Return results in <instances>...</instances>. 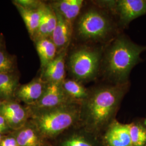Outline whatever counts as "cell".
<instances>
[{
  "label": "cell",
  "instance_id": "cell-21",
  "mask_svg": "<svg viewBox=\"0 0 146 146\" xmlns=\"http://www.w3.org/2000/svg\"><path fill=\"white\" fill-rule=\"evenodd\" d=\"M129 133L133 146H146V128L140 123H129Z\"/></svg>",
  "mask_w": 146,
  "mask_h": 146
},
{
  "label": "cell",
  "instance_id": "cell-5",
  "mask_svg": "<svg viewBox=\"0 0 146 146\" xmlns=\"http://www.w3.org/2000/svg\"><path fill=\"white\" fill-rule=\"evenodd\" d=\"M111 29L108 19L102 13L90 9L81 16L78 23V35L86 40H99L107 36Z\"/></svg>",
  "mask_w": 146,
  "mask_h": 146
},
{
  "label": "cell",
  "instance_id": "cell-10",
  "mask_svg": "<svg viewBox=\"0 0 146 146\" xmlns=\"http://www.w3.org/2000/svg\"><path fill=\"white\" fill-rule=\"evenodd\" d=\"M104 146H133L129 123H122L115 119L101 136Z\"/></svg>",
  "mask_w": 146,
  "mask_h": 146
},
{
  "label": "cell",
  "instance_id": "cell-28",
  "mask_svg": "<svg viewBox=\"0 0 146 146\" xmlns=\"http://www.w3.org/2000/svg\"><path fill=\"white\" fill-rule=\"evenodd\" d=\"M3 101H2L0 99V107H1V104H2V103H3Z\"/></svg>",
  "mask_w": 146,
  "mask_h": 146
},
{
  "label": "cell",
  "instance_id": "cell-24",
  "mask_svg": "<svg viewBox=\"0 0 146 146\" xmlns=\"http://www.w3.org/2000/svg\"><path fill=\"white\" fill-rule=\"evenodd\" d=\"M0 146H20L17 141L15 137L13 134V131L5 134L3 136V139L1 141Z\"/></svg>",
  "mask_w": 146,
  "mask_h": 146
},
{
  "label": "cell",
  "instance_id": "cell-29",
  "mask_svg": "<svg viewBox=\"0 0 146 146\" xmlns=\"http://www.w3.org/2000/svg\"><path fill=\"white\" fill-rule=\"evenodd\" d=\"M144 125L145 126V127L146 128V119L145 120V121H144Z\"/></svg>",
  "mask_w": 146,
  "mask_h": 146
},
{
  "label": "cell",
  "instance_id": "cell-2",
  "mask_svg": "<svg viewBox=\"0 0 146 146\" xmlns=\"http://www.w3.org/2000/svg\"><path fill=\"white\" fill-rule=\"evenodd\" d=\"M29 110L31 119L42 136L50 142L80 124L81 104L78 103L63 104L49 109Z\"/></svg>",
  "mask_w": 146,
  "mask_h": 146
},
{
  "label": "cell",
  "instance_id": "cell-11",
  "mask_svg": "<svg viewBox=\"0 0 146 146\" xmlns=\"http://www.w3.org/2000/svg\"><path fill=\"white\" fill-rule=\"evenodd\" d=\"M46 82L40 77L33 79L26 84L20 85L15 94V99L27 106H32L42 98L47 87Z\"/></svg>",
  "mask_w": 146,
  "mask_h": 146
},
{
  "label": "cell",
  "instance_id": "cell-9",
  "mask_svg": "<svg viewBox=\"0 0 146 146\" xmlns=\"http://www.w3.org/2000/svg\"><path fill=\"white\" fill-rule=\"evenodd\" d=\"M70 103L77 102L66 93L62 83H49L40 100L34 105L28 107L32 110H44Z\"/></svg>",
  "mask_w": 146,
  "mask_h": 146
},
{
  "label": "cell",
  "instance_id": "cell-18",
  "mask_svg": "<svg viewBox=\"0 0 146 146\" xmlns=\"http://www.w3.org/2000/svg\"><path fill=\"white\" fill-rule=\"evenodd\" d=\"M19 86V78L15 72L0 73V99L2 101L15 99Z\"/></svg>",
  "mask_w": 146,
  "mask_h": 146
},
{
  "label": "cell",
  "instance_id": "cell-13",
  "mask_svg": "<svg viewBox=\"0 0 146 146\" xmlns=\"http://www.w3.org/2000/svg\"><path fill=\"white\" fill-rule=\"evenodd\" d=\"M66 51L58 54L56 58L42 70L41 78L48 84L62 83L65 80Z\"/></svg>",
  "mask_w": 146,
  "mask_h": 146
},
{
  "label": "cell",
  "instance_id": "cell-17",
  "mask_svg": "<svg viewBox=\"0 0 146 146\" xmlns=\"http://www.w3.org/2000/svg\"><path fill=\"white\" fill-rule=\"evenodd\" d=\"M82 0H61L52 2V9L69 22L72 23L78 17L82 8Z\"/></svg>",
  "mask_w": 146,
  "mask_h": 146
},
{
  "label": "cell",
  "instance_id": "cell-27",
  "mask_svg": "<svg viewBox=\"0 0 146 146\" xmlns=\"http://www.w3.org/2000/svg\"><path fill=\"white\" fill-rule=\"evenodd\" d=\"M52 146V143L51 142H48L46 144V145H44V146Z\"/></svg>",
  "mask_w": 146,
  "mask_h": 146
},
{
  "label": "cell",
  "instance_id": "cell-6",
  "mask_svg": "<svg viewBox=\"0 0 146 146\" xmlns=\"http://www.w3.org/2000/svg\"><path fill=\"white\" fill-rule=\"evenodd\" d=\"M100 2L117 16L123 25L146 14V0H116Z\"/></svg>",
  "mask_w": 146,
  "mask_h": 146
},
{
  "label": "cell",
  "instance_id": "cell-1",
  "mask_svg": "<svg viewBox=\"0 0 146 146\" xmlns=\"http://www.w3.org/2000/svg\"><path fill=\"white\" fill-rule=\"evenodd\" d=\"M127 89V84H116L89 90L81 104L80 125L101 137L115 120L121 102Z\"/></svg>",
  "mask_w": 146,
  "mask_h": 146
},
{
  "label": "cell",
  "instance_id": "cell-7",
  "mask_svg": "<svg viewBox=\"0 0 146 146\" xmlns=\"http://www.w3.org/2000/svg\"><path fill=\"white\" fill-rule=\"evenodd\" d=\"M52 141L53 146H104L101 137L87 131L80 124Z\"/></svg>",
  "mask_w": 146,
  "mask_h": 146
},
{
  "label": "cell",
  "instance_id": "cell-8",
  "mask_svg": "<svg viewBox=\"0 0 146 146\" xmlns=\"http://www.w3.org/2000/svg\"><path fill=\"white\" fill-rule=\"evenodd\" d=\"M0 114L13 131L20 129L31 119L29 107L22 105L15 99L3 101L0 107Z\"/></svg>",
  "mask_w": 146,
  "mask_h": 146
},
{
  "label": "cell",
  "instance_id": "cell-22",
  "mask_svg": "<svg viewBox=\"0 0 146 146\" xmlns=\"http://www.w3.org/2000/svg\"><path fill=\"white\" fill-rule=\"evenodd\" d=\"M15 59L2 47H0V73L15 72Z\"/></svg>",
  "mask_w": 146,
  "mask_h": 146
},
{
  "label": "cell",
  "instance_id": "cell-14",
  "mask_svg": "<svg viewBox=\"0 0 146 146\" xmlns=\"http://www.w3.org/2000/svg\"><path fill=\"white\" fill-rule=\"evenodd\" d=\"M57 16V25L50 37L56 46L58 54L67 50L72 35V23L55 11Z\"/></svg>",
  "mask_w": 146,
  "mask_h": 146
},
{
  "label": "cell",
  "instance_id": "cell-23",
  "mask_svg": "<svg viewBox=\"0 0 146 146\" xmlns=\"http://www.w3.org/2000/svg\"><path fill=\"white\" fill-rule=\"evenodd\" d=\"M12 2L14 5H20L27 9H37L44 3L37 0H15Z\"/></svg>",
  "mask_w": 146,
  "mask_h": 146
},
{
  "label": "cell",
  "instance_id": "cell-3",
  "mask_svg": "<svg viewBox=\"0 0 146 146\" xmlns=\"http://www.w3.org/2000/svg\"><path fill=\"white\" fill-rule=\"evenodd\" d=\"M146 47L131 42L125 37L115 40L108 50L104 63L105 72L116 84L127 83L132 68L139 62Z\"/></svg>",
  "mask_w": 146,
  "mask_h": 146
},
{
  "label": "cell",
  "instance_id": "cell-15",
  "mask_svg": "<svg viewBox=\"0 0 146 146\" xmlns=\"http://www.w3.org/2000/svg\"><path fill=\"white\" fill-rule=\"evenodd\" d=\"M14 5L20 13L29 36L33 40L40 26L46 5L43 3L37 9H27L20 5Z\"/></svg>",
  "mask_w": 146,
  "mask_h": 146
},
{
  "label": "cell",
  "instance_id": "cell-12",
  "mask_svg": "<svg viewBox=\"0 0 146 146\" xmlns=\"http://www.w3.org/2000/svg\"><path fill=\"white\" fill-rule=\"evenodd\" d=\"M13 134L20 146H43L49 142L42 136L31 119L20 129L13 131Z\"/></svg>",
  "mask_w": 146,
  "mask_h": 146
},
{
  "label": "cell",
  "instance_id": "cell-20",
  "mask_svg": "<svg viewBox=\"0 0 146 146\" xmlns=\"http://www.w3.org/2000/svg\"><path fill=\"white\" fill-rule=\"evenodd\" d=\"M62 85L66 93L75 102L81 104L88 96L89 90L75 80L65 79Z\"/></svg>",
  "mask_w": 146,
  "mask_h": 146
},
{
  "label": "cell",
  "instance_id": "cell-4",
  "mask_svg": "<svg viewBox=\"0 0 146 146\" xmlns=\"http://www.w3.org/2000/svg\"><path fill=\"white\" fill-rule=\"evenodd\" d=\"M101 59L100 51L88 47H82L73 52L68 64L73 78L78 81H88L96 76Z\"/></svg>",
  "mask_w": 146,
  "mask_h": 146
},
{
  "label": "cell",
  "instance_id": "cell-26",
  "mask_svg": "<svg viewBox=\"0 0 146 146\" xmlns=\"http://www.w3.org/2000/svg\"><path fill=\"white\" fill-rule=\"evenodd\" d=\"M5 135V134H3L0 133V144H1V141H2V139H3V136Z\"/></svg>",
  "mask_w": 146,
  "mask_h": 146
},
{
  "label": "cell",
  "instance_id": "cell-16",
  "mask_svg": "<svg viewBox=\"0 0 146 146\" xmlns=\"http://www.w3.org/2000/svg\"><path fill=\"white\" fill-rule=\"evenodd\" d=\"M57 16L50 5L46 6L40 26L33 40L37 41L44 38L50 37L57 25Z\"/></svg>",
  "mask_w": 146,
  "mask_h": 146
},
{
  "label": "cell",
  "instance_id": "cell-19",
  "mask_svg": "<svg viewBox=\"0 0 146 146\" xmlns=\"http://www.w3.org/2000/svg\"><path fill=\"white\" fill-rule=\"evenodd\" d=\"M35 43L37 52L40 59L42 71L56 58L58 55V50L50 37L42 38Z\"/></svg>",
  "mask_w": 146,
  "mask_h": 146
},
{
  "label": "cell",
  "instance_id": "cell-30",
  "mask_svg": "<svg viewBox=\"0 0 146 146\" xmlns=\"http://www.w3.org/2000/svg\"><path fill=\"white\" fill-rule=\"evenodd\" d=\"M1 46V43H0V47Z\"/></svg>",
  "mask_w": 146,
  "mask_h": 146
},
{
  "label": "cell",
  "instance_id": "cell-25",
  "mask_svg": "<svg viewBox=\"0 0 146 146\" xmlns=\"http://www.w3.org/2000/svg\"><path fill=\"white\" fill-rule=\"evenodd\" d=\"M12 131H13L8 125L4 117L0 114V133L3 134H7L11 133Z\"/></svg>",
  "mask_w": 146,
  "mask_h": 146
}]
</instances>
